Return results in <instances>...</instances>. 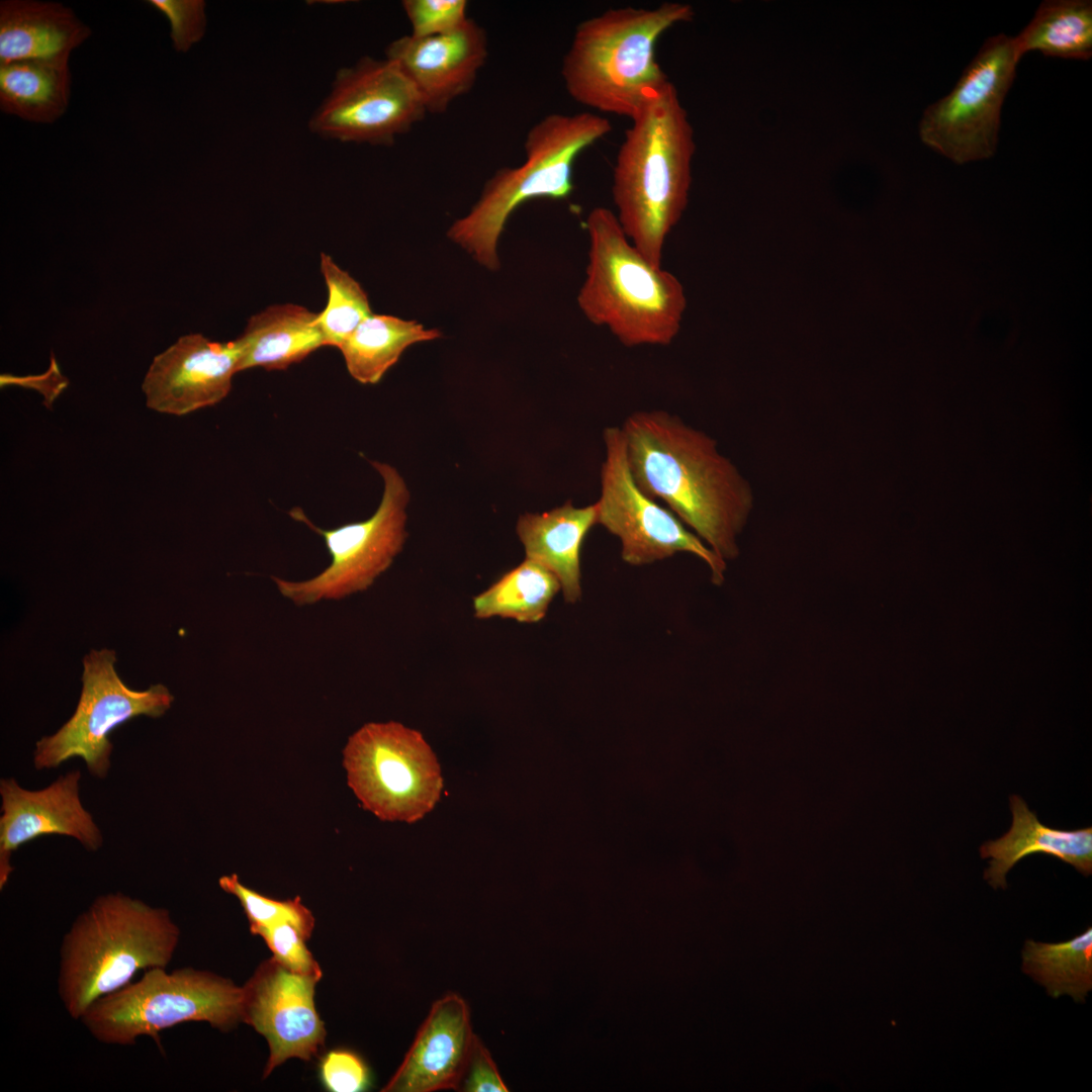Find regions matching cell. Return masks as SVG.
Masks as SVG:
<instances>
[{"mask_svg":"<svg viewBox=\"0 0 1092 1092\" xmlns=\"http://www.w3.org/2000/svg\"><path fill=\"white\" fill-rule=\"evenodd\" d=\"M115 661V652L107 648L91 650L84 657L77 708L55 734L36 742L33 763L37 770L80 757L92 776L105 779L111 764L112 731L135 717L159 718L170 709L174 697L164 685L132 690L117 674Z\"/></svg>","mask_w":1092,"mask_h":1092,"instance_id":"30bf717a","label":"cell"},{"mask_svg":"<svg viewBox=\"0 0 1092 1092\" xmlns=\"http://www.w3.org/2000/svg\"><path fill=\"white\" fill-rule=\"evenodd\" d=\"M1021 59L1030 51L1044 56L1087 61L1092 56V2L1045 0L1014 37Z\"/></svg>","mask_w":1092,"mask_h":1092,"instance_id":"484cf974","label":"cell"},{"mask_svg":"<svg viewBox=\"0 0 1092 1092\" xmlns=\"http://www.w3.org/2000/svg\"><path fill=\"white\" fill-rule=\"evenodd\" d=\"M243 987L212 972L153 968L94 1001L80 1021L101 1043L133 1045L140 1036H149L162 1050L160 1032L184 1022L231 1030L243 1021Z\"/></svg>","mask_w":1092,"mask_h":1092,"instance_id":"52a82bcc","label":"cell"},{"mask_svg":"<svg viewBox=\"0 0 1092 1092\" xmlns=\"http://www.w3.org/2000/svg\"><path fill=\"white\" fill-rule=\"evenodd\" d=\"M1012 825L996 840L983 843L982 858H990L984 878L993 888L1007 887L1006 876L1021 859L1042 853L1061 859L1084 876L1092 873V828L1064 830L1042 824L1025 801L1012 795L1009 798Z\"/></svg>","mask_w":1092,"mask_h":1092,"instance_id":"ffe728a7","label":"cell"},{"mask_svg":"<svg viewBox=\"0 0 1092 1092\" xmlns=\"http://www.w3.org/2000/svg\"><path fill=\"white\" fill-rule=\"evenodd\" d=\"M595 525L596 505L575 507L570 500L544 513H525L517 521L516 532L526 558L540 563L558 578L568 604L581 598L580 553Z\"/></svg>","mask_w":1092,"mask_h":1092,"instance_id":"44dd1931","label":"cell"},{"mask_svg":"<svg viewBox=\"0 0 1092 1092\" xmlns=\"http://www.w3.org/2000/svg\"><path fill=\"white\" fill-rule=\"evenodd\" d=\"M487 55L485 30L471 18L445 34L399 36L385 49V58L400 67L434 114L472 89Z\"/></svg>","mask_w":1092,"mask_h":1092,"instance_id":"e0dca14e","label":"cell"},{"mask_svg":"<svg viewBox=\"0 0 1092 1092\" xmlns=\"http://www.w3.org/2000/svg\"><path fill=\"white\" fill-rule=\"evenodd\" d=\"M383 481L379 506L368 519L324 530L311 523L299 508L290 516L324 538L330 564L305 580L292 581L272 576L279 593L296 606L322 601H338L368 589L392 564L402 550L407 532V485L396 468L380 461L370 462Z\"/></svg>","mask_w":1092,"mask_h":1092,"instance_id":"ba28073f","label":"cell"},{"mask_svg":"<svg viewBox=\"0 0 1092 1092\" xmlns=\"http://www.w3.org/2000/svg\"><path fill=\"white\" fill-rule=\"evenodd\" d=\"M80 780L74 769L37 791L23 789L13 778L0 781V890L13 872L12 854L33 839L65 835L91 851L102 846L101 831L81 803Z\"/></svg>","mask_w":1092,"mask_h":1092,"instance_id":"2e32d148","label":"cell"},{"mask_svg":"<svg viewBox=\"0 0 1092 1092\" xmlns=\"http://www.w3.org/2000/svg\"><path fill=\"white\" fill-rule=\"evenodd\" d=\"M693 15L689 4L663 2L611 8L580 21L561 65L568 95L631 120L670 82L656 59L659 37Z\"/></svg>","mask_w":1092,"mask_h":1092,"instance_id":"3957f363","label":"cell"},{"mask_svg":"<svg viewBox=\"0 0 1092 1092\" xmlns=\"http://www.w3.org/2000/svg\"><path fill=\"white\" fill-rule=\"evenodd\" d=\"M560 590L558 578L549 569L525 558L473 598V614L480 620L498 617L538 623Z\"/></svg>","mask_w":1092,"mask_h":1092,"instance_id":"d4e9b609","label":"cell"},{"mask_svg":"<svg viewBox=\"0 0 1092 1092\" xmlns=\"http://www.w3.org/2000/svg\"><path fill=\"white\" fill-rule=\"evenodd\" d=\"M92 34L75 11L60 2H0V65L69 58Z\"/></svg>","mask_w":1092,"mask_h":1092,"instance_id":"d6986e66","label":"cell"},{"mask_svg":"<svg viewBox=\"0 0 1092 1092\" xmlns=\"http://www.w3.org/2000/svg\"><path fill=\"white\" fill-rule=\"evenodd\" d=\"M603 439L601 495L595 503L597 525L620 540L623 561L642 566L676 553H690L708 565L713 583L722 584L727 563L671 511L647 496L635 483L621 427L605 428Z\"/></svg>","mask_w":1092,"mask_h":1092,"instance_id":"7c38bea8","label":"cell"},{"mask_svg":"<svg viewBox=\"0 0 1092 1092\" xmlns=\"http://www.w3.org/2000/svg\"><path fill=\"white\" fill-rule=\"evenodd\" d=\"M180 929L169 911L121 892L98 896L65 932L59 949L58 994L70 1017L130 983L140 970L166 968Z\"/></svg>","mask_w":1092,"mask_h":1092,"instance_id":"277c9868","label":"cell"},{"mask_svg":"<svg viewBox=\"0 0 1092 1092\" xmlns=\"http://www.w3.org/2000/svg\"><path fill=\"white\" fill-rule=\"evenodd\" d=\"M218 885L240 901L250 922V930L290 923L306 938L310 937L314 918L298 897L285 901L268 898L244 886L236 874L220 877Z\"/></svg>","mask_w":1092,"mask_h":1092,"instance_id":"f1b7e54d","label":"cell"},{"mask_svg":"<svg viewBox=\"0 0 1092 1092\" xmlns=\"http://www.w3.org/2000/svg\"><path fill=\"white\" fill-rule=\"evenodd\" d=\"M475 1036L465 1000L455 993L446 994L432 1005L402 1063L382 1091L459 1090Z\"/></svg>","mask_w":1092,"mask_h":1092,"instance_id":"ac0fdd59","label":"cell"},{"mask_svg":"<svg viewBox=\"0 0 1092 1092\" xmlns=\"http://www.w3.org/2000/svg\"><path fill=\"white\" fill-rule=\"evenodd\" d=\"M71 91L69 58L0 65V109L22 120L55 123L67 112Z\"/></svg>","mask_w":1092,"mask_h":1092,"instance_id":"603a6c76","label":"cell"},{"mask_svg":"<svg viewBox=\"0 0 1092 1092\" xmlns=\"http://www.w3.org/2000/svg\"><path fill=\"white\" fill-rule=\"evenodd\" d=\"M260 935L273 953V959L286 969L321 980L323 973L305 944L307 939L294 925L279 923L251 930Z\"/></svg>","mask_w":1092,"mask_h":1092,"instance_id":"1f68e13d","label":"cell"},{"mask_svg":"<svg viewBox=\"0 0 1092 1092\" xmlns=\"http://www.w3.org/2000/svg\"><path fill=\"white\" fill-rule=\"evenodd\" d=\"M427 113L418 90L395 62L363 57L337 71L308 127L342 143L390 146Z\"/></svg>","mask_w":1092,"mask_h":1092,"instance_id":"4fadbf2b","label":"cell"},{"mask_svg":"<svg viewBox=\"0 0 1092 1092\" xmlns=\"http://www.w3.org/2000/svg\"><path fill=\"white\" fill-rule=\"evenodd\" d=\"M459 1090L464 1092L508 1091L490 1053L477 1036H475Z\"/></svg>","mask_w":1092,"mask_h":1092,"instance_id":"836d02e7","label":"cell"},{"mask_svg":"<svg viewBox=\"0 0 1092 1092\" xmlns=\"http://www.w3.org/2000/svg\"><path fill=\"white\" fill-rule=\"evenodd\" d=\"M1022 971L1052 997L1067 994L1084 1002L1092 989V928L1062 942L1026 940Z\"/></svg>","mask_w":1092,"mask_h":1092,"instance_id":"4316f807","label":"cell"},{"mask_svg":"<svg viewBox=\"0 0 1092 1092\" xmlns=\"http://www.w3.org/2000/svg\"><path fill=\"white\" fill-rule=\"evenodd\" d=\"M631 122L613 168L615 214L633 246L661 266L665 242L688 205L693 128L671 82Z\"/></svg>","mask_w":1092,"mask_h":1092,"instance_id":"7a4b0ae2","label":"cell"},{"mask_svg":"<svg viewBox=\"0 0 1092 1092\" xmlns=\"http://www.w3.org/2000/svg\"><path fill=\"white\" fill-rule=\"evenodd\" d=\"M621 429L640 490L662 500L726 563L736 559L754 494L716 440L663 410L636 411Z\"/></svg>","mask_w":1092,"mask_h":1092,"instance_id":"6da1fadb","label":"cell"},{"mask_svg":"<svg viewBox=\"0 0 1092 1092\" xmlns=\"http://www.w3.org/2000/svg\"><path fill=\"white\" fill-rule=\"evenodd\" d=\"M239 361L235 340L215 342L199 333L181 336L154 357L142 383L146 404L173 416L214 405L230 393Z\"/></svg>","mask_w":1092,"mask_h":1092,"instance_id":"9a60e30c","label":"cell"},{"mask_svg":"<svg viewBox=\"0 0 1092 1092\" xmlns=\"http://www.w3.org/2000/svg\"><path fill=\"white\" fill-rule=\"evenodd\" d=\"M611 129L608 118L589 111L542 117L526 134L524 162L499 169L487 181L476 204L451 225L449 238L495 269L496 244L510 215L535 198H567L575 160Z\"/></svg>","mask_w":1092,"mask_h":1092,"instance_id":"8992f818","label":"cell"},{"mask_svg":"<svg viewBox=\"0 0 1092 1092\" xmlns=\"http://www.w3.org/2000/svg\"><path fill=\"white\" fill-rule=\"evenodd\" d=\"M347 782L363 808L383 821L414 823L443 789L437 757L421 732L395 721L364 724L343 750Z\"/></svg>","mask_w":1092,"mask_h":1092,"instance_id":"9c48e42d","label":"cell"},{"mask_svg":"<svg viewBox=\"0 0 1092 1092\" xmlns=\"http://www.w3.org/2000/svg\"><path fill=\"white\" fill-rule=\"evenodd\" d=\"M146 3L168 20L175 52L186 54L204 37L207 29L205 1L148 0Z\"/></svg>","mask_w":1092,"mask_h":1092,"instance_id":"4dcf8cb0","label":"cell"},{"mask_svg":"<svg viewBox=\"0 0 1092 1092\" xmlns=\"http://www.w3.org/2000/svg\"><path fill=\"white\" fill-rule=\"evenodd\" d=\"M320 267L328 290V300L325 308L318 312L317 325L325 345L339 349L373 312L368 295L360 283L330 255L321 254Z\"/></svg>","mask_w":1092,"mask_h":1092,"instance_id":"83f0119b","label":"cell"},{"mask_svg":"<svg viewBox=\"0 0 1092 1092\" xmlns=\"http://www.w3.org/2000/svg\"><path fill=\"white\" fill-rule=\"evenodd\" d=\"M586 230L588 261L577 294L583 315L626 347L670 345L687 304L679 280L633 246L611 209L593 208Z\"/></svg>","mask_w":1092,"mask_h":1092,"instance_id":"5b68a950","label":"cell"},{"mask_svg":"<svg viewBox=\"0 0 1092 1092\" xmlns=\"http://www.w3.org/2000/svg\"><path fill=\"white\" fill-rule=\"evenodd\" d=\"M317 315L295 303L272 304L251 315L235 339L239 372L255 367L285 370L325 347Z\"/></svg>","mask_w":1092,"mask_h":1092,"instance_id":"7402d4cb","label":"cell"},{"mask_svg":"<svg viewBox=\"0 0 1092 1092\" xmlns=\"http://www.w3.org/2000/svg\"><path fill=\"white\" fill-rule=\"evenodd\" d=\"M320 980L294 973L273 958L243 986V1022L269 1044L264 1077L291 1058L308 1061L324 1045L326 1029L314 1004Z\"/></svg>","mask_w":1092,"mask_h":1092,"instance_id":"5bb4252c","label":"cell"},{"mask_svg":"<svg viewBox=\"0 0 1092 1092\" xmlns=\"http://www.w3.org/2000/svg\"><path fill=\"white\" fill-rule=\"evenodd\" d=\"M318 1076L331 1092H361L371 1085V1074L363 1059L346 1049L328 1052L320 1061Z\"/></svg>","mask_w":1092,"mask_h":1092,"instance_id":"d6a6232c","label":"cell"},{"mask_svg":"<svg viewBox=\"0 0 1092 1092\" xmlns=\"http://www.w3.org/2000/svg\"><path fill=\"white\" fill-rule=\"evenodd\" d=\"M410 21V34L435 36L454 31L468 19L465 0H404L401 3Z\"/></svg>","mask_w":1092,"mask_h":1092,"instance_id":"f546056e","label":"cell"},{"mask_svg":"<svg viewBox=\"0 0 1092 1092\" xmlns=\"http://www.w3.org/2000/svg\"><path fill=\"white\" fill-rule=\"evenodd\" d=\"M441 336L415 321L372 314L339 348L349 374L362 384L378 383L410 346Z\"/></svg>","mask_w":1092,"mask_h":1092,"instance_id":"cb8c5ba5","label":"cell"},{"mask_svg":"<svg viewBox=\"0 0 1092 1092\" xmlns=\"http://www.w3.org/2000/svg\"><path fill=\"white\" fill-rule=\"evenodd\" d=\"M1019 61L1014 37H988L951 91L925 109L922 143L959 165L992 158Z\"/></svg>","mask_w":1092,"mask_h":1092,"instance_id":"8fae6325","label":"cell"}]
</instances>
